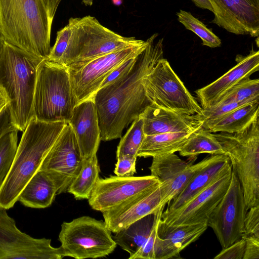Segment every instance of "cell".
Masks as SVG:
<instances>
[{
    "instance_id": "603a6c76",
    "label": "cell",
    "mask_w": 259,
    "mask_h": 259,
    "mask_svg": "<svg viewBox=\"0 0 259 259\" xmlns=\"http://www.w3.org/2000/svg\"><path fill=\"white\" fill-rule=\"evenodd\" d=\"M210 161L197 171L183 191L169 203L165 212H170L182 206L210 184L232 169L229 157L225 154H211Z\"/></svg>"
},
{
    "instance_id": "7bdbcfd3",
    "label": "cell",
    "mask_w": 259,
    "mask_h": 259,
    "mask_svg": "<svg viewBox=\"0 0 259 259\" xmlns=\"http://www.w3.org/2000/svg\"><path fill=\"white\" fill-rule=\"evenodd\" d=\"M198 8L213 12L212 6L208 0H191Z\"/></svg>"
},
{
    "instance_id": "8d00e7d4",
    "label": "cell",
    "mask_w": 259,
    "mask_h": 259,
    "mask_svg": "<svg viewBox=\"0 0 259 259\" xmlns=\"http://www.w3.org/2000/svg\"><path fill=\"white\" fill-rule=\"evenodd\" d=\"M245 248V241L243 238L223 249L214 259H243Z\"/></svg>"
},
{
    "instance_id": "7402d4cb",
    "label": "cell",
    "mask_w": 259,
    "mask_h": 259,
    "mask_svg": "<svg viewBox=\"0 0 259 259\" xmlns=\"http://www.w3.org/2000/svg\"><path fill=\"white\" fill-rule=\"evenodd\" d=\"M145 135L166 133H192L202 125L198 114L188 115L167 110L153 103L139 116Z\"/></svg>"
},
{
    "instance_id": "ee69618b",
    "label": "cell",
    "mask_w": 259,
    "mask_h": 259,
    "mask_svg": "<svg viewBox=\"0 0 259 259\" xmlns=\"http://www.w3.org/2000/svg\"><path fill=\"white\" fill-rule=\"evenodd\" d=\"M8 102L0 91V113L8 106Z\"/></svg>"
},
{
    "instance_id": "4fadbf2b",
    "label": "cell",
    "mask_w": 259,
    "mask_h": 259,
    "mask_svg": "<svg viewBox=\"0 0 259 259\" xmlns=\"http://www.w3.org/2000/svg\"><path fill=\"white\" fill-rule=\"evenodd\" d=\"M159 185L157 179L151 175L99 178L88 200L93 209L102 213L152 190Z\"/></svg>"
},
{
    "instance_id": "ffe728a7",
    "label": "cell",
    "mask_w": 259,
    "mask_h": 259,
    "mask_svg": "<svg viewBox=\"0 0 259 259\" xmlns=\"http://www.w3.org/2000/svg\"><path fill=\"white\" fill-rule=\"evenodd\" d=\"M164 207L159 186L102 214L107 227L111 232L115 233Z\"/></svg>"
},
{
    "instance_id": "836d02e7",
    "label": "cell",
    "mask_w": 259,
    "mask_h": 259,
    "mask_svg": "<svg viewBox=\"0 0 259 259\" xmlns=\"http://www.w3.org/2000/svg\"><path fill=\"white\" fill-rule=\"evenodd\" d=\"M252 103L246 102H230L221 104L202 109L201 115H198L202 121V127L209 130L218 121L233 110L241 106Z\"/></svg>"
},
{
    "instance_id": "52a82bcc",
    "label": "cell",
    "mask_w": 259,
    "mask_h": 259,
    "mask_svg": "<svg viewBox=\"0 0 259 259\" xmlns=\"http://www.w3.org/2000/svg\"><path fill=\"white\" fill-rule=\"evenodd\" d=\"M214 135L237 176L246 210L258 206L259 118L240 132H219Z\"/></svg>"
},
{
    "instance_id": "ab89813d",
    "label": "cell",
    "mask_w": 259,
    "mask_h": 259,
    "mask_svg": "<svg viewBox=\"0 0 259 259\" xmlns=\"http://www.w3.org/2000/svg\"><path fill=\"white\" fill-rule=\"evenodd\" d=\"M157 226L141 248L130 259H155L154 246L156 236Z\"/></svg>"
},
{
    "instance_id": "484cf974",
    "label": "cell",
    "mask_w": 259,
    "mask_h": 259,
    "mask_svg": "<svg viewBox=\"0 0 259 259\" xmlns=\"http://www.w3.org/2000/svg\"><path fill=\"white\" fill-rule=\"evenodd\" d=\"M191 133L175 132L145 135L137 157H153L179 151Z\"/></svg>"
},
{
    "instance_id": "7c38bea8",
    "label": "cell",
    "mask_w": 259,
    "mask_h": 259,
    "mask_svg": "<svg viewBox=\"0 0 259 259\" xmlns=\"http://www.w3.org/2000/svg\"><path fill=\"white\" fill-rule=\"evenodd\" d=\"M50 239L34 238L21 231L7 209L0 208V259H62L66 256L60 246Z\"/></svg>"
},
{
    "instance_id": "f1b7e54d",
    "label": "cell",
    "mask_w": 259,
    "mask_h": 259,
    "mask_svg": "<svg viewBox=\"0 0 259 259\" xmlns=\"http://www.w3.org/2000/svg\"><path fill=\"white\" fill-rule=\"evenodd\" d=\"M100 171L97 155L83 159L81 169L69 186L67 192L76 199H88L99 178Z\"/></svg>"
},
{
    "instance_id": "83f0119b",
    "label": "cell",
    "mask_w": 259,
    "mask_h": 259,
    "mask_svg": "<svg viewBox=\"0 0 259 259\" xmlns=\"http://www.w3.org/2000/svg\"><path fill=\"white\" fill-rule=\"evenodd\" d=\"M179 152L181 156L189 157L202 153L225 154L214 134L202 126L190 134Z\"/></svg>"
},
{
    "instance_id": "5b68a950",
    "label": "cell",
    "mask_w": 259,
    "mask_h": 259,
    "mask_svg": "<svg viewBox=\"0 0 259 259\" xmlns=\"http://www.w3.org/2000/svg\"><path fill=\"white\" fill-rule=\"evenodd\" d=\"M76 105L67 67L44 59L37 70L33 117L45 122H68Z\"/></svg>"
},
{
    "instance_id": "6da1fadb",
    "label": "cell",
    "mask_w": 259,
    "mask_h": 259,
    "mask_svg": "<svg viewBox=\"0 0 259 259\" xmlns=\"http://www.w3.org/2000/svg\"><path fill=\"white\" fill-rule=\"evenodd\" d=\"M155 33L133 68L122 77L100 88L92 97L97 112L101 140L121 138L123 130L151 104L143 84L144 77L163 57V41Z\"/></svg>"
},
{
    "instance_id": "277c9868",
    "label": "cell",
    "mask_w": 259,
    "mask_h": 259,
    "mask_svg": "<svg viewBox=\"0 0 259 259\" xmlns=\"http://www.w3.org/2000/svg\"><path fill=\"white\" fill-rule=\"evenodd\" d=\"M44 59L4 40L0 55V91L8 102L12 123L23 132L33 117L37 68Z\"/></svg>"
},
{
    "instance_id": "d590c367",
    "label": "cell",
    "mask_w": 259,
    "mask_h": 259,
    "mask_svg": "<svg viewBox=\"0 0 259 259\" xmlns=\"http://www.w3.org/2000/svg\"><path fill=\"white\" fill-rule=\"evenodd\" d=\"M247 237L259 238V205L251 207L246 212L242 238Z\"/></svg>"
},
{
    "instance_id": "9a60e30c",
    "label": "cell",
    "mask_w": 259,
    "mask_h": 259,
    "mask_svg": "<svg viewBox=\"0 0 259 259\" xmlns=\"http://www.w3.org/2000/svg\"><path fill=\"white\" fill-rule=\"evenodd\" d=\"M211 157V154L200 162L191 164L175 153L153 157L149 169L151 175L160 183L162 205L164 206L178 195L193 176L208 164Z\"/></svg>"
},
{
    "instance_id": "ac0fdd59",
    "label": "cell",
    "mask_w": 259,
    "mask_h": 259,
    "mask_svg": "<svg viewBox=\"0 0 259 259\" xmlns=\"http://www.w3.org/2000/svg\"><path fill=\"white\" fill-rule=\"evenodd\" d=\"M207 227V222L171 226L160 218L157 226L154 246L155 259L178 258L180 253L197 240Z\"/></svg>"
},
{
    "instance_id": "f546056e",
    "label": "cell",
    "mask_w": 259,
    "mask_h": 259,
    "mask_svg": "<svg viewBox=\"0 0 259 259\" xmlns=\"http://www.w3.org/2000/svg\"><path fill=\"white\" fill-rule=\"evenodd\" d=\"M259 102V79H244L220 97L212 106L230 102Z\"/></svg>"
},
{
    "instance_id": "f6af8a7d",
    "label": "cell",
    "mask_w": 259,
    "mask_h": 259,
    "mask_svg": "<svg viewBox=\"0 0 259 259\" xmlns=\"http://www.w3.org/2000/svg\"><path fill=\"white\" fill-rule=\"evenodd\" d=\"M82 3L85 6H92L93 5V0H82Z\"/></svg>"
},
{
    "instance_id": "e0dca14e",
    "label": "cell",
    "mask_w": 259,
    "mask_h": 259,
    "mask_svg": "<svg viewBox=\"0 0 259 259\" xmlns=\"http://www.w3.org/2000/svg\"><path fill=\"white\" fill-rule=\"evenodd\" d=\"M212 22L237 35L258 37L259 0H208Z\"/></svg>"
},
{
    "instance_id": "1f68e13d",
    "label": "cell",
    "mask_w": 259,
    "mask_h": 259,
    "mask_svg": "<svg viewBox=\"0 0 259 259\" xmlns=\"http://www.w3.org/2000/svg\"><path fill=\"white\" fill-rule=\"evenodd\" d=\"M176 14L178 21L186 29L193 32L201 39L202 45L212 48L221 46L220 38L190 12L180 10Z\"/></svg>"
},
{
    "instance_id": "8fae6325",
    "label": "cell",
    "mask_w": 259,
    "mask_h": 259,
    "mask_svg": "<svg viewBox=\"0 0 259 259\" xmlns=\"http://www.w3.org/2000/svg\"><path fill=\"white\" fill-rule=\"evenodd\" d=\"M247 211L240 183L232 170L228 188L207 220L223 248L242 238Z\"/></svg>"
},
{
    "instance_id": "f35d334b",
    "label": "cell",
    "mask_w": 259,
    "mask_h": 259,
    "mask_svg": "<svg viewBox=\"0 0 259 259\" xmlns=\"http://www.w3.org/2000/svg\"><path fill=\"white\" fill-rule=\"evenodd\" d=\"M139 56L131 58L125 60L115 68L105 79L100 88L117 80L129 71L136 63Z\"/></svg>"
},
{
    "instance_id": "9c48e42d",
    "label": "cell",
    "mask_w": 259,
    "mask_h": 259,
    "mask_svg": "<svg viewBox=\"0 0 259 259\" xmlns=\"http://www.w3.org/2000/svg\"><path fill=\"white\" fill-rule=\"evenodd\" d=\"M147 97L160 107L188 115H201L202 108L163 57L143 79Z\"/></svg>"
},
{
    "instance_id": "44dd1931",
    "label": "cell",
    "mask_w": 259,
    "mask_h": 259,
    "mask_svg": "<svg viewBox=\"0 0 259 259\" xmlns=\"http://www.w3.org/2000/svg\"><path fill=\"white\" fill-rule=\"evenodd\" d=\"M71 127L83 159L97 155L101 133L95 104L91 98L77 104L68 122Z\"/></svg>"
},
{
    "instance_id": "30bf717a",
    "label": "cell",
    "mask_w": 259,
    "mask_h": 259,
    "mask_svg": "<svg viewBox=\"0 0 259 259\" xmlns=\"http://www.w3.org/2000/svg\"><path fill=\"white\" fill-rule=\"evenodd\" d=\"M148 41L117 50L79 66L67 68L77 104L92 98L107 76L125 60L140 55Z\"/></svg>"
},
{
    "instance_id": "b9f144b4",
    "label": "cell",
    "mask_w": 259,
    "mask_h": 259,
    "mask_svg": "<svg viewBox=\"0 0 259 259\" xmlns=\"http://www.w3.org/2000/svg\"><path fill=\"white\" fill-rule=\"evenodd\" d=\"M17 130L11 121L8 106L0 113V139L6 134Z\"/></svg>"
},
{
    "instance_id": "2e32d148",
    "label": "cell",
    "mask_w": 259,
    "mask_h": 259,
    "mask_svg": "<svg viewBox=\"0 0 259 259\" xmlns=\"http://www.w3.org/2000/svg\"><path fill=\"white\" fill-rule=\"evenodd\" d=\"M232 172V169L175 210L162 211L161 219L171 226L207 222L209 215L228 188Z\"/></svg>"
},
{
    "instance_id": "cb8c5ba5",
    "label": "cell",
    "mask_w": 259,
    "mask_h": 259,
    "mask_svg": "<svg viewBox=\"0 0 259 259\" xmlns=\"http://www.w3.org/2000/svg\"><path fill=\"white\" fill-rule=\"evenodd\" d=\"M59 189L53 176L48 171L39 169L26 184L18 201L30 208L48 207L52 205Z\"/></svg>"
},
{
    "instance_id": "4316f807",
    "label": "cell",
    "mask_w": 259,
    "mask_h": 259,
    "mask_svg": "<svg viewBox=\"0 0 259 259\" xmlns=\"http://www.w3.org/2000/svg\"><path fill=\"white\" fill-rule=\"evenodd\" d=\"M258 117L259 102L248 104L229 113L208 131L211 133H239L248 127Z\"/></svg>"
},
{
    "instance_id": "74e56055",
    "label": "cell",
    "mask_w": 259,
    "mask_h": 259,
    "mask_svg": "<svg viewBox=\"0 0 259 259\" xmlns=\"http://www.w3.org/2000/svg\"><path fill=\"white\" fill-rule=\"evenodd\" d=\"M114 172L119 177H131L136 172L137 158L122 156L117 158Z\"/></svg>"
},
{
    "instance_id": "d4e9b609",
    "label": "cell",
    "mask_w": 259,
    "mask_h": 259,
    "mask_svg": "<svg viewBox=\"0 0 259 259\" xmlns=\"http://www.w3.org/2000/svg\"><path fill=\"white\" fill-rule=\"evenodd\" d=\"M163 208L150 213L115 233L117 245L130 254V259L143 246L156 226Z\"/></svg>"
},
{
    "instance_id": "d6a6232c",
    "label": "cell",
    "mask_w": 259,
    "mask_h": 259,
    "mask_svg": "<svg viewBox=\"0 0 259 259\" xmlns=\"http://www.w3.org/2000/svg\"><path fill=\"white\" fill-rule=\"evenodd\" d=\"M17 130L7 133L0 139V188L13 162L18 146Z\"/></svg>"
},
{
    "instance_id": "7a4b0ae2",
    "label": "cell",
    "mask_w": 259,
    "mask_h": 259,
    "mask_svg": "<svg viewBox=\"0 0 259 259\" xmlns=\"http://www.w3.org/2000/svg\"><path fill=\"white\" fill-rule=\"evenodd\" d=\"M61 0H0V36L43 59L51 51L53 21Z\"/></svg>"
},
{
    "instance_id": "5bb4252c",
    "label": "cell",
    "mask_w": 259,
    "mask_h": 259,
    "mask_svg": "<svg viewBox=\"0 0 259 259\" xmlns=\"http://www.w3.org/2000/svg\"><path fill=\"white\" fill-rule=\"evenodd\" d=\"M83 158L73 130L66 124L39 168L50 172L57 182L58 194L67 190L79 173Z\"/></svg>"
},
{
    "instance_id": "e575fe53",
    "label": "cell",
    "mask_w": 259,
    "mask_h": 259,
    "mask_svg": "<svg viewBox=\"0 0 259 259\" xmlns=\"http://www.w3.org/2000/svg\"><path fill=\"white\" fill-rule=\"evenodd\" d=\"M70 35V28L68 24L57 32L56 42L51 48L48 60L60 63L67 47Z\"/></svg>"
},
{
    "instance_id": "7dc6e473",
    "label": "cell",
    "mask_w": 259,
    "mask_h": 259,
    "mask_svg": "<svg viewBox=\"0 0 259 259\" xmlns=\"http://www.w3.org/2000/svg\"><path fill=\"white\" fill-rule=\"evenodd\" d=\"M3 42H4V40L2 39V38L0 36V55H1L2 48H3Z\"/></svg>"
},
{
    "instance_id": "ba28073f",
    "label": "cell",
    "mask_w": 259,
    "mask_h": 259,
    "mask_svg": "<svg viewBox=\"0 0 259 259\" xmlns=\"http://www.w3.org/2000/svg\"><path fill=\"white\" fill-rule=\"evenodd\" d=\"M58 239L66 256L76 259L104 257L117 246L105 222L89 216L63 222Z\"/></svg>"
},
{
    "instance_id": "bcb514c9",
    "label": "cell",
    "mask_w": 259,
    "mask_h": 259,
    "mask_svg": "<svg viewBox=\"0 0 259 259\" xmlns=\"http://www.w3.org/2000/svg\"><path fill=\"white\" fill-rule=\"evenodd\" d=\"M113 4L115 5L119 6L122 3V0H112Z\"/></svg>"
},
{
    "instance_id": "d6986e66",
    "label": "cell",
    "mask_w": 259,
    "mask_h": 259,
    "mask_svg": "<svg viewBox=\"0 0 259 259\" xmlns=\"http://www.w3.org/2000/svg\"><path fill=\"white\" fill-rule=\"evenodd\" d=\"M237 64L226 73L195 93L202 109L210 107L222 95L240 81L259 70V51L253 49L248 55H238Z\"/></svg>"
},
{
    "instance_id": "3957f363",
    "label": "cell",
    "mask_w": 259,
    "mask_h": 259,
    "mask_svg": "<svg viewBox=\"0 0 259 259\" xmlns=\"http://www.w3.org/2000/svg\"><path fill=\"white\" fill-rule=\"evenodd\" d=\"M67 123L32 117L23 132L11 169L0 188V208L8 209L14 206Z\"/></svg>"
},
{
    "instance_id": "8992f818",
    "label": "cell",
    "mask_w": 259,
    "mask_h": 259,
    "mask_svg": "<svg viewBox=\"0 0 259 259\" xmlns=\"http://www.w3.org/2000/svg\"><path fill=\"white\" fill-rule=\"evenodd\" d=\"M70 35L60 64L67 68L79 66L113 51L140 42L135 37L121 36L91 16L71 18Z\"/></svg>"
},
{
    "instance_id": "4dcf8cb0",
    "label": "cell",
    "mask_w": 259,
    "mask_h": 259,
    "mask_svg": "<svg viewBox=\"0 0 259 259\" xmlns=\"http://www.w3.org/2000/svg\"><path fill=\"white\" fill-rule=\"evenodd\" d=\"M142 119L135 120L117 146L116 157L128 156L137 158V153L145 137Z\"/></svg>"
},
{
    "instance_id": "60d3db41",
    "label": "cell",
    "mask_w": 259,
    "mask_h": 259,
    "mask_svg": "<svg viewBox=\"0 0 259 259\" xmlns=\"http://www.w3.org/2000/svg\"><path fill=\"white\" fill-rule=\"evenodd\" d=\"M245 248L243 259H259V238L254 237L243 238Z\"/></svg>"
}]
</instances>
